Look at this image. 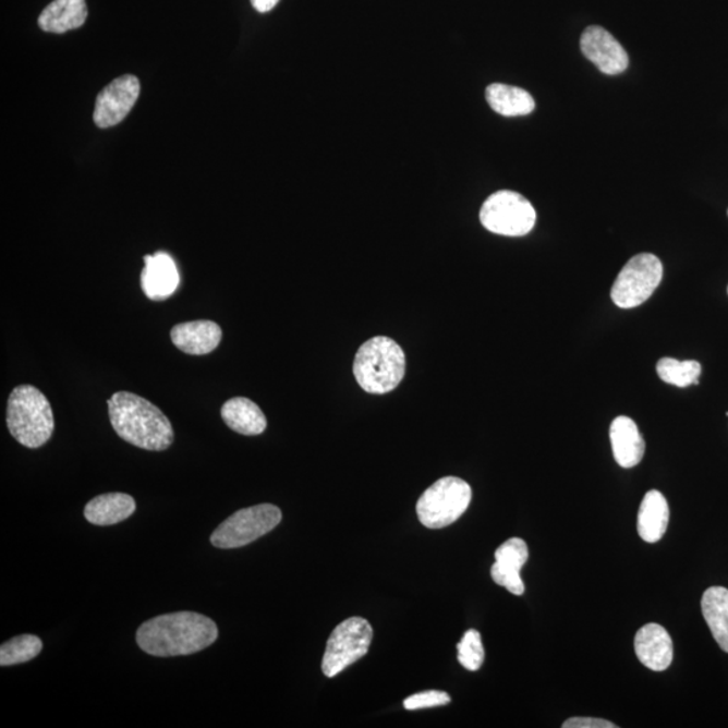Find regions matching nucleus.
<instances>
[{
  "instance_id": "20",
  "label": "nucleus",
  "mask_w": 728,
  "mask_h": 728,
  "mask_svg": "<svg viewBox=\"0 0 728 728\" xmlns=\"http://www.w3.org/2000/svg\"><path fill=\"white\" fill-rule=\"evenodd\" d=\"M669 525V505L664 495L657 490H651L642 499L639 522L636 529L642 539L646 543H658L664 537Z\"/></svg>"
},
{
  "instance_id": "5",
  "label": "nucleus",
  "mask_w": 728,
  "mask_h": 728,
  "mask_svg": "<svg viewBox=\"0 0 728 728\" xmlns=\"http://www.w3.org/2000/svg\"><path fill=\"white\" fill-rule=\"evenodd\" d=\"M471 499L468 482L457 476L441 477L421 495L416 505L418 520L428 529L452 525L468 511Z\"/></svg>"
},
{
  "instance_id": "17",
  "label": "nucleus",
  "mask_w": 728,
  "mask_h": 728,
  "mask_svg": "<svg viewBox=\"0 0 728 728\" xmlns=\"http://www.w3.org/2000/svg\"><path fill=\"white\" fill-rule=\"evenodd\" d=\"M135 499L129 494L108 493L89 500L84 509L88 522L98 526L117 525L135 513Z\"/></svg>"
},
{
  "instance_id": "23",
  "label": "nucleus",
  "mask_w": 728,
  "mask_h": 728,
  "mask_svg": "<svg viewBox=\"0 0 728 728\" xmlns=\"http://www.w3.org/2000/svg\"><path fill=\"white\" fill-rule=\"evenodd\" d=\"M658 377L665 384L688 388L699 384L702 374V364L696 361H677L674 357H663L657 362Z\"/></svg>"
},
{
  "instance_id": "27",
  "label": "nucleus",
  "mask_w": 728,
  "mask_h": 728,
  "mask_svg": "<svg viewBox=\"0 0 728 728\" xmlns=\"http://www.w3.org/2000/svg\"><path fill=\"white\" fill-rule=\"evenodd\" d=\"M611 721L599 718H571L562 728H617Z\"/></svg>"
},
{
  "instance_id": "15",
  "label": "nucleus",
  "mask_w": 728,
  "mask_h": 728,
  "mask_svg": "<svg viewBox=\"0 0 728 728\" xmlns=\"http://www.w3.org/2000/svg\"><path fill=\"white\" fill-rule=\"evenodd\" d=\"M223 331L215 321L195 320L178 324L170 331L173 344L187 355H207L218 349Z\"/></svg>"
},
{
  "instance_id": "11",
  "label": "nucleus",
  "mask_w": 728,
  "mask_h": 728,
  "mask_svg": "<svg viewBox=\"0 0 728 728\" xmlns=\"http://www.w3.org/2000/svg\"><path fill=\"white\" fill-rule=\"evenodd\" d=\"M580 48L587 59L605 75H619L628 70L629 56L618 39L600 26L585 28Z\"/></svg>"
},
{
  "instance_id": "7",
  "label": "nucleus",
  "mask_w": 728,
  "mask_h": 728,
  "mask_svg": "<svg viewBox=\"0 0 728 728\" xmlns=\"http://www.w3.org/2000/svg\"><path fill=\"white\" fill-rule=\"evenodd\" d=\"M281 521L282 511L277 506L270 503L252 506L236 511L221 523L210 536V543L219 549L242 548L270 533Z\"/></svg>"
},
{
  "instance_id": "28",
  "label": "nucleus",
  "mask_w": 728,
  "mask_h": 728,
  "mask_svg": "<svg viewBox=\"0 0 728 728\" xmlns=\"http://www.w3.org/2000/svg\"><path fill=\"white\" fill-rule=\"evenodd\" d=\"M278 3L280 0H252L253 8L260 14L270 13Z\"/></svg>"
},
{
  "instance_id": "13",
  "label": "nucleus",
  "mask_w": 728,
  "mask_h": 728,
  "mask_svg": "<svg viewBox=\"0 0 728 728\" xmlns=\"http://www.w3.org/2000/svg\"><path fill=\"white\" fill-rule=\"evenodd\" d=\"M634 650L642 665L663 672L674 662V641L662 624L647 623L635 634Z\"/></svg>"
},
{
  "instance_id": "22",
  "label": "nucleus",
  "mask_w": 728,
  "mask_h": 728,
  "mask_svg": "<svg viewBox=\"0 0 728 728\" xmlns=\"http://www.w3.org/2000/svg\"><path fill=\"white\" fill-rule=\"evenodd\" d=\"M702 611L720 650L728 653V590L711 587L703 594Z\"/></svg>"
},
{
  "instance_id": "19",
  "label": "nucleus",
  "mask_w": 728,
  "mask_h": 728,
  "mask_svg": "<svg viewBox=\"0 0 728 728\" xmlns=\"http://www.w3.org/2000/svg\"><path fill=\"white\" fill-rule=\"evenodd\" d=\"M87 16L85 0H53L39 15L38 26L47 33L64 34L82 27Z\"/></svg>"
},
{
  "instance_id": "16",
  "label": "nucleus",
  "mask_w": 728,
  "mask_h": 728,
  "mask_svg": "<svg viewBox=\"0 0 728 728\" xmlns=\"http://www.w3.org/2000/svg\"><path fill=\"white\" fill-rule=\"evenodd\" d=\"M610 440L614 458L623 469L639 465L645 454V440L633 420L619 416L610 426Z\"/></svg>"
},
{
  "instance_id": "29",
  "label": "nucleus",
  "mask_w": 728,
  "mask_h": 728,
  "mask_svg": "<svg viewBox=\"0 0 728 728\" xmlns=\"http://www.w3.org/2000/svg\"><path fill=\"white\" fill-rule=\"evenodd\" d=\"M727 293H728V288H727Z\"/></svg>"
},
{
  "instance_id": "2",
  "label": "nucleus",
  "mask_w": 728,
  "mask_h": 728,
  "mask_svg": "<svg viewBox=\"0 0 728 728\" xmlns=\"http://www.w3.org/2000/svg\"><path fill=\"white\" fill-rule=\"evenodd\" d=\"M113 430L122 440L146 451L172 446L174 430L161 409L130 391H118L107 401Z\"/></svg>"
},
{
  "instance_id": "6",
  "label": "nucleus",
  "mask_w": 728,
  "mask_h": 728,
  "mask_svg": "<svg viewBox=\"0 0 728 728\" xmlns=\"http://www.w3.org/2000/svg\"><path fill=\"white\" fill-rule=\"evenodd\" d=\"M481 223L493 234L525 236L536 226V209L527 198L513 191H499L481 208Z\"/></svg>"
},
{
  "instance_id": "25",
  "label": "nucleus",
  "mask_w": 728,
  "mask_h": 728,
  "mask_svg": "<svg viewBox=\"0 0 728 728\" xmlns=\"http://www.w3.org/2000/svg\"><path fill=\"white\" fill-rule=\"evenodd\" d=\"M458 659L471 672L481 669L485 663V647H483L480 631L475 629L465 631L462 641L458 644Z\"/></svg>"
},
{
  "instance_id": "18",
  "label": "nucleus",
  "mask_w": 728,
  "mask_h": 728,
  "mask_svg": "<svg viewBox=\"0 0 728 728\" xmlns=\"http://www.w3.org/2000/svg\"><path fill=\"white\" fill-rule=\"evenodd\" d=\"M221 418L230 429L243 436H258L267 428V420L257 403L246 397H235L221 407Z\"/></svg>"
},
{
  "instance_id": "4",
  "label": "nucleus",
  "mask_w": 728,
  "mask_h": 728,
  "mask_svg": "<svg viewBox=\"0 0 728 728\" xmlns=\"http://www.w3.org/2000/svg\"><path fill=\"white\" fill-rule=\"evenodd\" d=\"M8 428L16 441L36 449L50 440L54 430L52 407L43 391L21 385L11 391L8 402Z\"/></svg>"
},
{
  "instance_id": "1",
  "label": "nucleus",
  "mask_w": 728,
  "mask_h": 728,
  "mask_svg": "<svg viewBox=\"0 0 728 728\" xmlns=\"http://www.w3.org/2000/svg\"><path fill=\"white\" fill-rule=\"evenodd\" d=\"M219 636L218 626L202 614L180 611L150 619L136 631V644L155 657L190 656Z\"/></svg>"
},
{
  "instance_id": "14",
  "label": "nucleus",
  "mask_w": 728,
  "mask_h": 728,
  "mask_svg": "<svg viewBox=\"0 0 728 728\" xmlns=\"http://www.w3.org/2000/svg\"><path fill=\"white\" fill-rule=\"evenodd\" d=\"M145 269L142 270L141 286L144 293L153 301L167 300L180 286L178 265L167 253L146 255Z\"/></svg>"
},
{
  "instance_id": "9",
  "label": "nucleus",
  "mask_w": 728,
  "mask_h": 728,
  "mask_svg": "<svg viewBox=\"0 0 728 728\" xmlns=\"http://www.w3.org/2000/svg\"><path fill=\"white\" fill-rule=\"evenodd\" d=\"M662 260L656 255H635L619 272L611 289L614 304L622 310L635 308L645 303L656 292L663 280Z\"/></svg>"
},
{
  "instance_id": "21",
  "label": "nucleus",
  "mask_w": 728,
  "mask_h": 728,
  "mask_svg": "<svg viewBox=\"0 0 728 728\" xmlns=\"http://www.w3.org/2000/svg\"><path fill=\"white\" fill-rule=\"evenodd\" d=\"M486 99L488 106L503 117L529 116L536 108L533 96L527 90L513 87V85L499 83L488 85Z\"/></svg>"
},
{
  "instance_id": "10",
  "label": "nucleus",
  "mask_w": 728,
  "mask_h": 728,
  "mask_svg": "<svg viewBox=\"0 0 728 728\" xmlns=\"http://www.w3.org/2000/svg\"><path fill=\"white\" fill-rule=\"evenodd\" d=\"M139 80L124 75L112 80L96 98L94 122L100 129L117 126L126 118L138 100Z\"/></svg>"
},
{
  "instance_id": "12",
  "label": "nucleus",
  "mask_w": 728,
  "mask_h": 728,
  "mask_svg": "<svg viewBox=\"0 0 728 728\" xmlns=\"http://www.w3.org/2000/svg\"><path fill=\"white\" fill-rule=\"evenodd\" d=\"M529 559V549L522 538L508 539L495 550V562L492 567V578L495 583L505 587L513 595L525 593V584L521 579L522 567Z\"/></svg>"
},
{
  "instance_id": "8",
  "label": "nucleus",
  "mask_w": 728,
  "mask_h": 728,
  "mask_svg": "<svg viewBox=\"0 0 728 728\" xmlns=\"http://www.w3.org/2000/svg\"><path fill=\"white\" fill-rule=\"evenodd\" d=\"M374 631L367 619L352 617L337 626L329 635L324 653L323 674L332 679L350 665L366 656L372 645Z\"/></svg>"
},
{
  "instance_id": "26",
  "label": "nucleus",
  "mask_w": 728,
  "mask_h": 728,
  "mask_svg": "<svg viewBox=\"0 0 728 728\" xmlns=\"http://www.w3.org/2000/svg\"><path fill=\"white\" fill-rule=\"evenodd\" d=\"M451 703V696L442 691H425L409 696L403 701V707L409 711L440 707Z\"/></svg>"
},
{
  "instance_id": "3",
  "label": "nucleus",
  "mask_w": 728,
  "mask_h": 728,
  "mask_svg": "<svg viewBox=\"0 0 728 728\" xmlns=\"http://www.w3.org/2000/svg\"><path fill=\"white\" fill-rule=\"evenodd\" d=\"M405 352L390 338L369 339L356 352V383L369 395H386L397 389L405 377Z\"/></svg>"
},
{
  "instance_id": "24",
  "label": "nucleus",
  "mask_w": 728,
  "mask_h": 728,
  "mask_svg": "<svg viewBox=\"0 0 728 728\" xmlns=\"http://www.w3.org/2000/svg\"><path fill=\"white\" fill-rule=\"evenodd\" d=\"M41 651L43 641L38 636L32 634L14 636L0 647V665L11 667L32 662Z\"/></svg>"
}]
</instances>
